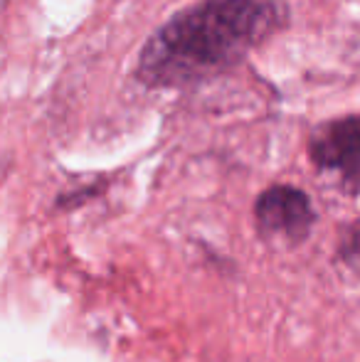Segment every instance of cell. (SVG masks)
<instances>
[{"label":"cell","mask_w":360,"mask_h":362,"mask_svg":"<svg viewBox=\"0 0 360 362\" xmlns=\"http://www.w3.org/2000/svg\"><path fill=\"white\" fill-rule=\"evenodd\" d=\"M257 219H260V227L267 229V232L298 239L311 229L316 215H313L311 202L301 190L289 185H277L260 195Z\"/></svg>","instance_id":"cell-3"},{"label":"cell","mask_w":360,"mask_h":362,"mask_svg":"<svg viewBox=\"0 0 360 362\" xmlns=\"http://www.w3.org/2000/svg\"><path fill=\"white\" fill-rule=\"evenodd\" d=\"M289 20L284 0H202L146 42L139 79L149 86L200 81L245 59Z\"/></svg>","instance_id":"cell-1"},{"label":"cell","mask_w":360,"mask_h":362,"mask_svg":"<svg viewBox=\"0 0 360 362\" xmlns=\"http://www.w3.org/2000/svg\"><path fill=\"white\" fill-rule=\"evenodd\" d=\"M3 5H5V0H0V10H3Z\"/></svg>","instance_id":"cell-4"},{"label":"cell","mask_w":360,"mask_h":362,"mask_svg":"<svg viewBox=\"0 0 360 362\" xmlns=\"http://www.w3.org/2000/svg\"><path fill=\"white\" fill-rule=\"evenodd\" d=\"M311 160L343 182L360 185V116H348L316 129L308 144Z\"/></svg>","instance_id":"cell-2"}]
</instances>
